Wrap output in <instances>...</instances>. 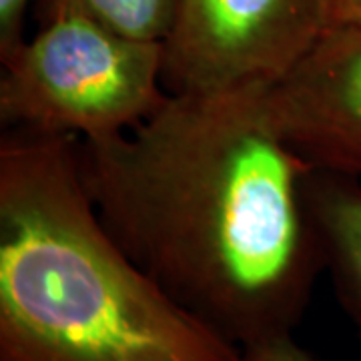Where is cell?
I'll use <instances>...</instances> for the list:
<instances>
[{
  "instance_id": "30bf717a",
  "label": "cell",
  "mask_w": 361,
  "mask_h": 361,
  "mask_svg": "<svg viewBox=\"0 0 361 361\" xmlns=\"http://www.w3.org/2000/svg\"><path fill=\"white\" fill-rule=\"evenodd\" d=\"M325 28L361 26V0H323Z\"/></svg>"
},
{
  "instance_id": "5b68a950",
  "label": "cell",
  "mask_w": 361,
  "mask_h": 361,
  "mask_svg": "<svg viewBox=\"0 0 361 361\" xmlns=\"http://www.w3.org/2000/svg\"><path fill=\"white\" fill-rule=\"evenodd\" d=\"M285 141L313 169L361 179V26L325 28L269 87Z\"/></svg>"
},
{
  "instance_id": "7a4b0ae2",
  "label": "cell",
  "mask_w": 361,
  "mask_h": 361,
  "mask_svg": "<svg viewBox=\"0 0 361 361\" xmlns=\"http://www.w3.org/2000/svg\"><path fill=\"white\" fill-rule=\"evenodd\" d=\"M0 361H243L106 231L78 139H0Z\"/></svg>"
},
{
  "instance_id": "52a82bcc",
  "label": "cell",
  "mask_w": 361,
  "mask_h": 361,
  "mask_svg": "<svg viewBox=\"0 0 361 361\" xmlns=\"http://www.w3.org/2000/svg\"><path fill=\"white\" fill-rule=\"evenodd\" d=\"M103 25L130 39L163 42L177 0H71Z\"/></svg>"
},
{
  "instance_id": "3957f363",
  "label": "cell",
  "mask_w": 361,
  "mask_h": 361,
  "mask_svg": "<svg viewBox=\"0 0 361 361\" xmlns=\"http://www.w3.org/2000/svg\"><path fill=\"white\" fill-rule=\"evenodd\" d=\"M163 44L125 37L71 0L2 61L0 121L16 130L104 139L167 101Z\"/></svg>"
},
{
  "instance_id": "ba28073f",
  "label": "cell",
  "mask_w": 361,
  "mask_h": 361,
  "mask_svg": "<svg viewBox=\"0 0 361 361\" xmlns=\"http://www.w3.org/2000/svg\"><path fill=\"white\" fill-rule=\"evenodd\" d=\"M30 0H0V63L25 42V18Z\"/></svg>"
},
{
  "instance_id": "8992f818",
  "label": "cell",
  "mask_w": 361,
  "mask_h": 361,
  "mask_svg": "<svg viewBox=\"0 0 361 361\" xmlns=\"http://www.w3.org/2000/svg\"><path fill=\"white\" fill-rule=\"evenodd\" d=\"M307 201L322 239L325 271L361 339V180L311 169Z\"/></svg>"
},
{
  "instance_id": "6da1fadb",
  "label": "cell",
  "mask_w": 361,
  "mask_h": 361,
  "mask_svg": "<svg viewBox=\"0 0 361 361\" xmlns=\"http://www.w3.org/2000/svg\"><path fill=\"white\" fill-rule=\"evenodd\" d=\"M271 85L169 94L151 116L78 139V167L123 251L241 349L293 336L325 271L311 165L269 106Z\"/></svg>"
},
{
  "instance_id": "277c9868",
  "label": "cell",
  "mask_w": 361,
  "mask_h": 361,
  "mask_svg": "<svg viewBox=\"0 0 361 361\" xmlns=\"http://www.w3.org/2000/svg\"><path fill=\"white\" fill-rule=\"evenodd\" d=\"M323 30V0H177L163 85L169 94L275 85Z\"/></svg>"
},
{
  "instance_id": "9c48e42d",
  "label": "cell",
  "mask_w": 361,
  "mask_h": 361,
  "mask_svg": "<svg viewBox=\"0 0 361 361\" xmlns=\"http://www.w3.org/2000/svg\"><path fill=\"white\" fill-rule=\"evenodd\" d=\"M243 361H322L297 343L293 336H281L243 349Z\"/></svg>"
}]
</instances>
